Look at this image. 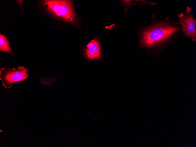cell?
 Returning <instances> with one entry per match:
<instances>
[{
    "mask_svg": "<svg viewBox=\"0 0 196 147\" xmlns=\"http://www.w3.org/2000/svg\"><path fill=\"white\" fill-rule=\"evenodd\" d=\"M28 69L23 66H19L17 69L4 67L0 70V80L6 88H11L12 84L22 82L29 76Z\"/></svg>",
    "mask_w": 196,
    "mask_h": 147,
    "instance_id": "obj_3",
    "label": "cell"
},
{
    "mask_svg": "<svg viewBox=\"0 0 196 147\" xmlns=\"http://www.w3.org/2000/svg\"><path fill=\"white\" fill-rule=\"evenodd\" d=\"M191 8L187 6L186 14L180 13L178 14V17L184 37L190 38L195 42L196 40V20L194 18V14L191 12Z\"/></svg>",
    "mask_w": 196,
    "mask_h": 147,
    "instance_id": "obj_4",
    "label": "cell"
},
{
    "mask_svg": "<svg viewBox=\"0 0 196 147\" xmlns=\"http://www.w3.org/2000/svg\"><path fill=\"white\" fill-rule=\"evenodd\" d=\"M86 58L90 60L100 58L102 56L100 42L97 38L90 40L85 49Z\"/></svg>",
    "mask_w": 196,
    "mask_h": 147,
    "instance_id": "obj_5",
    "label": "cell"
},
{
    "mask_svg": "<svg viewBox=\"0 0 196 147\" xmlns=\"http://www.w3.org/2000/svg\"><path fill=\"white\" fill-rule=\"evenodd\" d=\"M40 2L41 5L49 13L69 23H75L76 15L72 1L44 0Z\"/></svg>",
    "mask_w": 196,
    "mask_h": 147,
    "instance_id": "obj_2",
    "label": "cell"
},
{
    "mask_svg": "<svg viewBox=\"0 0 196 147\" xmlns=\"http://www.w3.org/2000/svg\"><path fill=\"white\" fill-rule=\"evenodd\" d=\"M10 43L7 38L4 34L0 33V51L5 53H9L11 55L13 54L11 53V48L9 46Z\"/></svg>",
    "mask_w": 196,
    "mask_h": 147,
    "instance_id": "obj_6",
    "label": "cell"
},
{
    "mask_svg": "<svg viewBox=\"0 0 196 147\" xmlns=\"http://www.w3.org/2000/svg\"><path fill=\"white\" fill-rule=\"evenodd\" d=\"M153 18L151 25L142 30L140 35L141 45L147 48H158L175 40L182 33L179 19L171 21L168 17Z\"/></svg>",
    "mask_w": 196,
    "mask_h": 147,
    "instance_id": "obj_1",
    "label": "cell"
},
{
    "mask_svg": "<svg viewBox=\"0 0 196 147\" xmlns=\"http://www.w3.org/2000/svg\"><path fill=\"white\" fill-rule=\"evenodd\" d=\"M124 3L127 4L128 8H130L131 6L141 4H148L149 5H154L156 4L154 2L148 1L146 0H124L122 1Z\"/></svg>",
    "mask_w": 196,
    "mask_h": 147,
    "instance_id": "obj_7",
    "label": "cell"
}]
</instances>
